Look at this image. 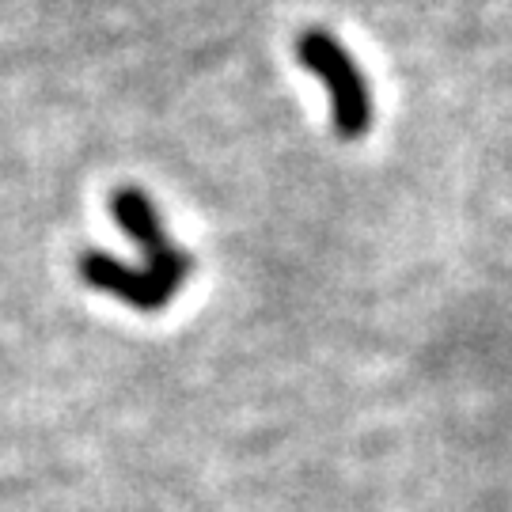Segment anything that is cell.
Returning a JSON list of instances; mask_svg holds the SVG:
<instances>
[{"mask_svg":"<svg viewBox=\"0 0 512 512\" xmlns=\"http://www.w3.org/2000/svg\"><path fill=\"white\" fill-rule=\"evenodd\" d=\"M296 57H300V65L327 88L334 133H338L342 141H361L368 129H372L376 107H372L368 76L361 73V65L353 61V54H349L346 46L330 35V31L308 27L304 35L296 38Z\"/></svg>","mask_w":512,"mask_h":512,"instance_id":"cell-1","label":"cell"},{"mask_svg":"<svg viewBox=\"0 0 512 512\" xmlns=\"http://www.w3.org/2000/svg\"><path fill=\"white\" fill-rule=\"evenodd\" d=\"M110 217L118 220V228L126 232L137 251L145 258V274L171 285L175 293L186 289V277L194 274V255L183 243H175L164 224V213L148 198L141 186H118L110 194Z\"/></svg>","mask_w":512,"mask_h":512,"instance_id":"cell-2","label":"cell"},{"mask_svg":"<svg viewBox=\"0 0 512 512\" xmlns=\"http://www.w3.org/2000/svg\"><path fill=\"white\" fill-rule=\"evenodd\" d=\"M76 274L88 289L114 296V300H122L141 315H156L179 296L171 285L145 274V266H126L122 258L107 255V251H84L76 258Z\"/></svg>","mask_w":512,"mask_h":512,"instance_id":"cell-3","label":"cell"}]
</instances>
